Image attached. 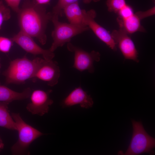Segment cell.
<instances>
[{
	"instance_id": "6da1fadb",
	"label": "cell",
	"mask_w": 155,
	"mask_h": 155,
	"mask_svg": "<svg viewBox=\"0 0 155 155\" xmlns=\"http://www.w3.org/2000/svg\"><path fill=\"white\" fill-rule=\"evenodd\" d=\"M18 19L20 31L37 38L42 44L47 41L46 30L52 14L45 7L30 0H25L20 8Z\"/></svg>"
},
{
	"instance_id": "7a4b0ae2",
	"label": "cell",
	"mask_w": 155,
	"mask_h": 155,
	"mask_svg": "<svg viewBox=\"0 0 155 155\" xmlns=\"http://www.w3.org/2000/svg\"><path fill=\"white\" fill-rule=\"evenodd\" d=\"M41 59L36 57L30 60L25 56L11 61L3 73L6 84H23L28 80H32Z\"/></svg>"
},
{
	"instance_id": "3957f363",
	"label": "cell",
	"mask_w": 155,
	"mask_h": 155,
	"mask_svg": "<svg viewBox=\"0 0 155 155\" xmlns=\"http://www.w3.org/2000/svg\"><path fill=\"white\" fill-rule=\"evenodd\" d=\"M11 115L16 123L18 134L17 141L11 148V153L14 155H29L30 144L44 134L26 123L19 113H12Z\"/></svg>"
},
{
	"instance_id": "277c9868",
	"label": "cell",
	"mask_w": 155,
	"mask_h": 155,
	"mask_svg": "<svg viewBox=\"0 0 155 155\" xmlns=\"http://www.w3.org/2000/svg\"><path fill=\"white\" fill-rule=\"evenodd\" d=\"M131 122L133 129L132 138L128 149L123 154L137 155L153 152L155 138L148 133L141 122L132 119Z\"/></svg>"
},
{
	"instance_id": "5b68a950",
	"label": "cell",
	"mask_w": 155,
	"mask_h": 155,
	"mask_svg": "<svg viewBox=\"0 0 155 155\" xmlns=\"http://www.w3.org/2000/svg\"><path fill=\"white\" fill-rule=\"evenodd\" d=\"M58 17V16L52 15L51 20L54 26L51 33L53 42L49 49L53 52L58 47L70 42L73 37L90 29L87 26H79L61 22Z\"/></svg>"
},
{
	"instance_id": "8992f818",
	"label": "cell",
	"mask_w": 155,
	"mask_h": 155,
	"mask_svg": "<svg viewBox=\"0 0 155 155\" xmlns=\"http://www.w3.org/2000/svg\"><path fill=\"white\" fill-rule=\"evenodd\" d=\"M67 48L68 51L74 53L73 68L80 71L87 70L90 73H94V62L100 60L99 52L94 50L90 52L86 51L70 42L67 43Z\"/></svg>"
},
{
	"instance_id": "52a82bcc",
	"label": "cell",
	"mask_w": 155,
	"mask_h": 155,
	"mask_svg": "<svg viewBox=\"0 0 155 155\" xmlns=\"http://www.w3.org/2000/svg\"><path fill=\"white\" fill-rule=\"evenodd\" d=\"M111 34L124 59L138 63L139 60L138 59V52L129 34L120 26L119 30H113Z\"/></svg>"
},
{
	"instance_id": "ba28073f",
	"label": "cell",
	"mask_w": 155,
	"mask_h": 155,
	"mask_svg": "<svg viewBox=\"0 0 155 155\" xmlns=\"http://www.w3.org/2000/svg\"><path fill=\"white\" fill-rule=\"evenodd\" d=\"M52 92L51 90L46 91L39 89L34 90L30 96V102L26 106L27 110L32 115L40 116L47 113L49 106L53 103L50 97Z\"/></svg>"
},
{
	"instance_id": "9c48e42d",
	"label": "cell",
	"mask_w": 155,
	"mask_h": 155,
	"mask_svg": "<svg viewBox=\"0 0 155 155\" xmlns=\"http://www.w3.org/2000/svg\"><path fill=\"white\" fill-rule=\"evenodd\" d=\"M60 76V68L57 62L41 58L32 80L38 79L53 86L57 84Z\"/></svg>"
},
{
	"instance_id": "30bf717a",
	"label": "cell",
	"mask_w": 155,
	"mask_h": 155,
	"mask_svg": "<svg viewBox=\"0 0 155 155\" xmlns=\"http://www.w3.org/2000/svg\"><path fill=\"white\" fill-rule=\"evenodd\" d=\"M82 11L85 24L91 29L96 35L109 48L113 51H116L117 46L111 34L95 21L96 11L93 9L87 11L82 9Z\"/></svg>"
},
{
	"instance_id": "8fae6325",
	"label": "cell",
	"mask_w": 155,
	"mask_h": 155,
	"mask_svg": "<svg viewBox=\"0 0 155 155\" xmlns=\"http://www.w3.org/2000/svg\"><path fill=\"white\" fill-rule=\"evenodd\" d=\"M11 39L24 51L33 55H41L44 59L46 60L52 59L55 57L54 52L49 49H43L35 42L32 37L20 31Z\"/></svg>"
},
{
	"instance_id": "7c38bea8",
	"label": "cell",
	"mask_w": 155,
	"mask_h": 155,
	"mask_svg": "<svg viewBox=\"0 0 155 155\" xmlns=\"http://www.w3.org/2000/svg\"><path fill=\"white\" fill-rule=\"evenodd\" d=\"M93 104L91 96L80 86L73 90L61 103V105L64 108L79 104L82 108L86 109L92 107Z\"/></svg>"
},
{
	"instance_id": "4fadbf2b",
	"label": "cell",
	"mask_w": 155,
	"mask_h": 155,
	"mask_svg": "<svg viewBox=\"0 0 155 155\" xmlns=\"http://www.w3.org/2000/svg\"><path fill=\"white\" fill-rule=\"evenodd\" d=\"M31 92V89L29 88L19 92L0 84V102L9 104L13 101L27 99L30 97Z\"/></svg>"
},
{
	"instance_id": "5bb4252c",
	"label": "cell",
	"mask_w": 155,
	"mask_h": 155,
	"mask_svg": "<svg viewBox=\"0 0 155 155\" xmlns=\"http://www.w3.org/2000/svg\"><path fill=\"white\" fill-rule=\"evenodd\" d=\"M63 10L69 23L77 26H87L84 22L82 9L80 8L78 1L66 5Z\"/></svg>"
},
{
	"instance_id": "9a60e30c",
	"label": "cell",
	"mask_w": 155,
	"mask_h": 155,
	"mask_svg": "<svg viewBox=\"0 0 155 155\" xmlns=\"http://www.w3.org/2000/svg\"><path fill=\"white\" fill-rule=\"evenodd\" d=\"M141 20L135 13L125 19L118 17L117 21L119 26L121 27L128 34L138 31L145 32L144 28L141 25Z\"/></svg>"
},
{
	"instance_id": "2e32d148",
	"label": "cell",
	"mask_w": 155,
	"mask_h": 155,
	"mask_svg": "<svg viewBox=\"0 0 155 155\" xmlns=\"http://www.w3.org/2000/svg\"><path fill=\"white\" fill-rule=\"evenodd\" d=\"M9 104L0 102V127L12 130H16V123L8 109Z\"/></svg>"
},
{
	"instance_id": "e0dca14e",
	"label": "cell",
	"mask_w": 155,
	"mask_h": 155,
	"mask_svg": "<svg viewBox=\"0 0 155 155\" xmlns=\"http://www.w3.org/2000/svg\"><path fill=\"white\" fill-rule=\"evenodd\" d=\"M100 0H83V2L86 4L89 3L93 1L97 2ZM78 0H58L56 5L53 7L52 13V15L59 16L61 13L64 7L66 5L76 1Z\"/></svg>"
},
{
	"instance_id": "ac0fdd59",
	"label": "cell",
	"mask_w": 155,
	"mask_h": 155,
	"mask_svg": "<svg viewBox=\"0 0 155 155\" xmlns=\"http://www.w3.org/2000/svg\"><path fill=\"white\" fill-rule=\"evenodd\" d=\"M127 4L125 0H107L106 5L110 12L118 13Z\"/></svg>"
},
{
	"instance_id": "d6986e66",
	"label": "cell",
	"mask_w": 155,
	"mask_h": 155,
	"mask_svg": "<svg viewBox=\"0 0 155 155\" xmlns=\"http://www.w3.org/2000/svg\"><path fill=\"white\" fill-rule=\"evenodd\" d=\"M10 17L9 9L4 4L2 0H0V29L3 22L8 20Z\"/></svg>"
},
{
	"instance_id": "ffe728a7",
	"label": "cell",
	"mask_w": 155,
	"mask_h": 155,
	"mask_svg": "<svg viewBox=\"0 0 155 155\" xmlns=\"http://www.w3.org/2000/svg\"><path fill=\"white\" fill-rule=\"evenodd\" d=\"M13 43L11 38L0 36V51L4 53H8Z\"/></svg>"
},
{
	"instance_id": "44dd1931",
	"label": "cell",
	"mask_w": 155,
	"mask_h": 155,
	"mask_svg": "<svg viewBox=\"0 0 155 155\" xmlns=\"http://www.w3.org/2000/svg\"><path fill=\"white\" fill-rule=\"evenodd\" d=\"M121 19H125L128 17L133 13V10L129 5L126 4L117 13Z\"/></svg>"
},
{
	"instance_id": "7402d4cb",
	"label": "cell",
	"mask_w": 155,
	"mask_h": 155,
	"mask_svg": "<svg viewBox=\"0 0 155 155\" xmlns=\"http://www.w3.org/2000/svg\"><path fill=\"white\" fill-rule=\"evenodd\" d=\"M155 9V7H154L145 11H140L135 13L141 20L144 18L154 15Z\"/></svg>"
},
{
	"instance_id": "603a6c76",
	"label": "cell",
	"mask_w": 155,
	"mask_h": 155,
	"mask_svg": "<svg viewBox=\"0 0 155 155\" xmlns=\"http://www.w3.org/2000/svg\"><path fill=\"white\" fill-rule=\"evenodd\" d=\"M8 5L14 11L18 13L20 8L19 6L21 0H5Z\"/></svg>"
},
{
	"instance_id": "cb8c5ba5",
	"label": "cell",
	"mask_w": 155,
	"mask_h": 155,
	"mask_svg": "<svg viewBox=\"0 0 155 155\" xmlns=\"http://www.w3.org/2000/svg\"><path fill=\"white\" fill-rule=\"evenodd\" d=\"M51 0H32L35 3L38 5H44L49 3Z\"/></svg>"
},
{
	"instance_id": "d4e9b609",
	"label": "cell",
	"mask_w": 155,
	"mask_h": 155,
	"mask_svg": "<svg viewBox=\"0 0 155 155\" xmlns=\"http://www.w3.org/2000/svg\"><path fill=\"white\" fill-rule=\"evenodd\" d=\"M4 146V144L0 137V151L3 148Z\"/></svg>"
},
{
	"instance_id": "484cf974",
	"label": "cell",
	"mask_w": 155,
	"mask_h": 155,
	"mask_svg": "<svg viewBox=\"0 0 155 155\" xmlns=\"http://www.w3.org/2000/svg\"><path fill=\"white\" fill-rule=\"evenodd\" d=\"M1 59H0V69L1 68Z\"/></svg>"
}]
</instances>
